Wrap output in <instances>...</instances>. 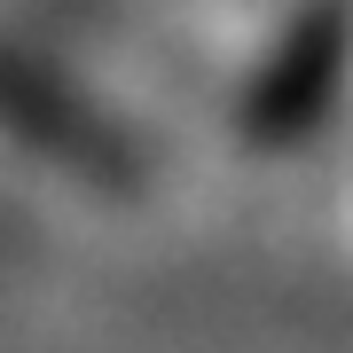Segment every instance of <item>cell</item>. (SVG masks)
<instances>
[{
  "label": "cell",
  "instance_id": "1",
  "mask_svg": "<svg viewBox=\"0 0 353 353\" xmlns=\"http://www.w3.org/2000/svg\"><path fill=\"white\" fill-rule=\"evenodd\" d=\"M345 55H353V8H345V0H314V8H306V24L290 32L283 63L259 79L252 126H267V134H299L314 110H330Z\"/></svg>",
  "mask_w": 353,
  "mask_h": 353
}]
</instances>
